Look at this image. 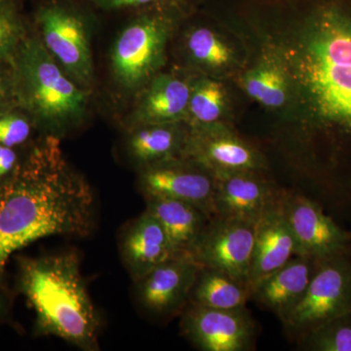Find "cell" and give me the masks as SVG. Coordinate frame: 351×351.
<instances>
[{
  "label": "cell",
  "instance_id": "8",
  "mask_svg": "<svg viewBox=\"0 0 351 351\" xmlns=\"http://www.w3.org/2000/svg\"><path fill=\"white\" fill-rule=\"evenodd\" d=\"M34 31L58 64L80 86L94 82V61L84 16L68 0H46L34 11Z\"/></svg>",
  "mask_w": 351,
  "mask_h": 351
},
{
  "label": "cell",
  "instance_id": "26",
  "mask_svg": "<svg viewBox=\"0 0 351 351\" xmlns=\"http://www.w3.org/2000/svg\"><path fill=\"white\" fill-rule=\"evenodd\" d=\"M36 130L34 120L22 108L0 113V145L14 149L29 147Z\"/></svg>",
  "mask_w": 351,
  "mask_h": 351
},
{
  "label": "cell",
  "instance_id": "12",
  "mask_svg": "<svg viewBox=\"0 0 351 351\" xmlns=\"http://www.w3.org/2000/svg\"><path fill=\"white\" fill-rule=\"evenodd\" d=\"M138 186L145 198L181 200L213 216L216 178L199 164L177 157L140 169Z\"/></svg>",
  "mask_w": 351,
  "mask_h": 351
},
{
  "label": "cell",
  "instance_id": "3",
  "mask_svg": "<svg viewBox=\"0 0 351 351\" xmlns=\"http://www.w3.org/2000/svg\"><path fill=\"white\" fill-rule=\"evenodd\" d=\"M19 287L36 313V332L84 350L98 348L100 319L75 253L22 258Z\"/></svg>",
  "mask_w": 351,
  "mask_h": 351
},
{
  "label": "cell",
  "instance_id": "2",
  "mask_svg": "<svg viewBox=\"0 0 351 351\" xmlns=\"http://www.w3.org/2000/svg\"><path fill=\"white\" fill-rule=\"evenodd\" d=\"M94 193L69 164L60 138L27 147L22 163L0 182V284L16 252L46 237H86L93 230Z\"/></svg>",
  "mask_w": 351,
  "mask_h": 351
},
{
  "label": "cell",
  "instance_id": "22",
  "mask_svg": "<svg viewBox=\"0 0 351 351\" xmlns=\"http://www.w3.org/2000/svg\"><path fill=\"white\" fill-rule=\"evenodd\" d=\"M189 134L186 122L142 124L129 128L127 152L140 169L181 157Z\"/></svg>",
  "mask_w": 351,
  "mask_h": 351
},
{
  "label": "cell",
  "instance_id": "11",
  "mask_svg": "<svg viewBox=\"0 0 351 351\" xmlns=\"http://www.w3.org/2000/svg\"><path fill=\"white\" fill-rule=\"evenodd\" d=\"M257 223L213 216L191 254L200 267L225 271L250 283Z\"/></svg>",
  "mask_w": 351,
  "mask_h": 351
},
{
  "label": "cell",
  "instance_id": "17",
  "mask_svg": "<svg viewBox=\"0 0 351 351\" xmlns=\"http://www.w3.org/2000/svg\"><path fill=\"white\" fill-rule=\"evenodd\" d=\"M283 193L281 191L278 197L265 210L256 226L251 286L300 255L299 246L284 209Z\"/></svg>",
  "mask_w": 351,
  "mask_h": 351
},
{
  "label": "cell",
  "instance_id": "9",
  "mask_svg": "<svg viewBox=\"0 0 351 351\" xmlns=\"http://www.w3.org/2000/svg\"><path fill=\"white\" fill-rule=\"evenodd\" d=\"M181 316L182 334L198 350H255L257 325L247 306L237 309H219L189 302Z\"/></svg>",
  "mask_w": 351,
  "mask_h": 351
},
{
  "label": "cell",
  "instance_id": "23",
  "mask_svg": "<svg viewBox=\"0 0 351 351\" xmlns=\"http://www.w3.org/2000/svg\"><path fill=\"white\" fill-rule=\"evenodd\" d=\"M234 87L226 80L195 73L186 123L191 128L218 124L234 125Z\"/></svg>",
  "mask_w": 351,
  "mask_h": 351
},
{
  "label": "cell",
  "instance_id": "21",
  "mask_svg": "<svg viewBox=\"0 0 351 351\" xmlns=\"http://www.w3.org/2000/svg\"><path fill=\"white\" fill-rule=\"evenodd\" d=\"M147 210L165 230L176 257H191L201 235L213 218L202 208L162 197H149Z\"/></svg>",
  "mask_w": 351,
  "mask_h": 351
},
{
  "label": "cell",
  "instance_id": "5",
  "mask_svg": "<svg viewBox=\"0 0 351 351\" xmlns=\"http://www.w3.org/2000/svg\"><path fill=\"white\" fill-rule=\"evenodd\" d=\"M197 0H174L134 11L110 54V71L124 92L136 95L166 69L171 46Z\"/></svg>",
  "mask_w": 351,
  "mask_h": 351
},
{
  "label": "cell",
  "instance_id": "4",
  "mask_svg": "<svg viewBox=\"0 0 351 351\" xmlns=\"http://www.w3.org/2000/svg\"><path fill=\"white\" fill-rule=\"evenodd\" d=\"M11 64L19 107L29 113L38 131L60 137L84 122L90 90L57 63L32 25Z\"/></svg>",
  "mask_w": 351,
  "mask_h": 351
},
{
  "label": "cell",
  "instance_id": "32",
  "mask_svg": "<svg viewBox=\"0 0 351 351\" xmlns=\"http://www.w3.org/2000/svg\"><path fill=\"white\" fill-rule=\"evenodd\" d=\"M6 311V302L2 295H0V317L4 315Z\"/></svg>",
  "mask_w": 351,
  "mask_h": 351
},
{
  "label": "cell",
  "instance_id": "31",
  "mask_svg": "<svg viewBox=\"0 0 351 351\" xmlns=\"http://www.w3.org/2000/svg\"><path fill=\"white\" fill-rule=\"evenodd\" d=\"M19 9L16 0H0V12Z\"/></svg>",
  "mask_w": 351,
  "mask_h": 351
},
{
  "label": "cell",
  "instance_id": "10",
  "mask_svg": "<svg viewBox=\"0 0 351 351\" xmlns=\"http://www.w3.org/2000/svg\"><path fill=\"white\" fill-rule=\"evenodd\" d=\"M182 157L213 173L232 171H269L267 156L250 141L242 137L235 125L189 127Z\"/></svg>",
  "mask_w": 351,
  "mask_h": 351
},
{
  "label": "cell",
  "instance_id": "19",
  "mask_svg": "<svg viewBox=\"0 0 351 351\" xmlns=\"http://www.w3.org/2000/svg\"><path fill=\"white\" fill-rule=\"evenodd\" d=\"M321 258L297 255L252 286L251 301L282 322L306 292Z\"/></svg>",
  "mask_w": 351,
  "mask_h": 351
},
{
  "label": "cell",
  "instance_id": "1",
  "mask_svg": "<svg viewBox=\"0 0 351 351\" xmlns=\"http://www.w3.org/2000/svg\"><path fill=\"white\" fill-rule=\"evenodd\" d=\"M226 22L287 78L281 131L314 170L351 180V0H245Z\"/></svg>",
  "mask_w": 351,
  "mask_h": 351
},
{
  "label": "cell",
  "instance_id": "25",
  "mask_svg": "<svg viewBox=\"0 0 351 351\" xmlns=\"http://www.w3.org/2000/svg\"><path fill=\"white\" fill-rule=\"evenodd\" d=\"M295 343L304 351H351V311L327 321Z\"/></svg>",
  "mask_w": 351,
  "mask_h": 351
},
{
  "label": "cell",
  "instance_id": "30",
  "mask_svg": "<svg viewBox=\"0 0 351 351\" xmlns=\"http://www.w3.org/2000/svg\"><path fill=\"white\" fill-rule=\"evenodd\" d=\"M29 147L14 149L0 145V182L5 181L18 169Z\"/></svg>",
  "mask_w": 351,
  "mask_h": 351
},
{
  "label": "cell",
  "instance_id": "27",
  "mask_svg": "<svg viewBox=\"0 0 351 351\" xmlns=\"http://www.w3.org/2000/svg\"><path fill=\"white\" fill-rule=\"evenodd\" d=\"M31 25L23 17L20 9L0 12V61L12 63L18 47Z\"/></svg>",
  "mask_w": 351,
  "mask_h": 351
},
{
  "label": "cell",
  "instance_id": "6",
  "mask_svg": "<svg viewBox=\"0 0 351 351\" xmlns=\"http://www.w3.org/2000/svg\"><path fill=\"white\" fill-rule=\"evenodd\" d=\"M186 18L174 41L181 58L178 66L232 82L248 63L246 44L225 20Z\"/></svg>",
  "mask_w": 351,
  "mask_h": 351
},
{
  "label": "cell",
  "instance_id": "13",
  "mask_svg": "<svg viewBox=\"0 0 351 351\" xmlns=\"http://www.w3.org/2000/svg\"><path fill=\"white\" fill-rule=\"evenodd\" d=\"M195 71L176 66L154 76L136 94L127 119L129 128L142 124L186 122Z\"/></svg>",
  "mask_w": 351,
  "mask_h": 351
},
{
  "label": "cell",
  "instance_id": "18",
  "mask_svg": "<svg viewBox=\"0 0 351 351\" xmlns=\"http://www.w3.org/2000/svg\"><path fill=\"white\" fill-rule=\"evenodd\" d=\"M248 53V63L232 84L269 113L279 127L282 126L293 110V95L287 78L267 57L249 49Z\"/></svg>",
  "mask_w": 351,
  "mask_h": 351
},
{
  "label": "cell",
  "instance_id": "7",
  "mask_svg": "<svg viewBox=\"0 0 351 351\" xmlns=\"http://www.w3.org/2000/svg\"><path fill=\"white\" fill-rule=\"evenodd\" d=\"M351 311V247L320 260L306 292L281 322L297 343L327 321Z\"/></svg>",
  "mask_w": 351,
  "mask_h": 351
},
{
  "label": "cell",
  "instance_id": "24",
  "mask_svg": "<svg viewBox=\"0 0 351 351\" xmlns=\"http://www.w3.org/2000/svg\"><path fill=\"white\" fill-rule=\"evenodd\" d=\"M251 294L250 283L219 269L200 267L189 302L212 308L237 309L246 306Z\"/></svg>",
  "mask_w": 351,
  "mask_h": 351
},
{
  "label": "cell",
  "instance_id": "29",
  "mask_svg": "<svg viewBox=\"0 0 351 351\" xmlns=\"http://www.w3.org/2000/svg\"><path fill=\"white\" fill-rule=\"evenodd\" d=\"M86 1L99 10L114 12V11L123 10L137 11L145 7L174 1V0H86Z\"/></svg>",
  "mask_w": 351,
  "mask_h": 351
},
{
  "label": "cell",
  "instance_id": "16",
  "mask_svg": "<svg viewBox=\"0 0 351 351\" xmlns=\"http://www.w3.org/2000/svg\"><path fill=\"white\" fill-rule=\"evenodd\" d=\"M199 267L191 258L174 257L138 279V298L145 311L160 319L181 315Z\"/></svg>",
  "mask_w": 351,
  "mask_h": 351
},
{
  "label": "cell",
  "instance_id": "20",
  "mask_svg": "<svg viewBox=\"0 0 351 351\" xmlns=\"http://www.w3.org/2000/svg\"><path fill=\"white\" fill-rule=\"evenodd\" d=\"M121 252L127 267L137 281L176 257L162 226L147 210L127 230L122 239Z\"/></svg>",
  "mask_w": 351,
  "mask_h": 351
},
{
  "label": "cell",
  "instance_id": "28",
  "mask_svg": "<svg viewBox=\"0 0 351 351\" xmlns=\"http://www.w3.org/2000/svg\"><path fill=\"white\" fill-rule=\"evenodd\" d=\"M19 107L12 64L0 61V113Z\"/></svg>",
  "mask_w": 351,
  "mask_h": 351
},
{
  "label": "cell",
  "instance_id": "15",
  "mask_svg": "<svg viewBox=\"0 0 351 351\" xmlns=\"http://www.w3.org/2000/svg\"><path fill=\"white\" fill-rule=\"evenodd\" d=\"M267 172L232 171L215 175L213 216L258 223L281 193Z\"/></svg>",
  "mask_w": 351,
  "mask_h": 351
},
{
  "label": "cell",
  "instance_id": "14",
  "mask_svg": "<svg viewBox=\"0 0 351 351\" xmlns=\"http://www.w3.org/2000/svg\"><path fill=\"white\" fill-rule=\"evenodd\" d=\"M283 202L300 255L322 258L351 247V232L341 228L319 203L285 191Z\"/></svg>",
  "mask_w": 351,
  "mask_h": 351
}]
</instances>
